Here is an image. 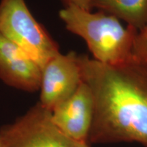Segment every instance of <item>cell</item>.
<instances>
[{"mask_svg": "<svg viewBox=\"0 0 147 147\" xmlns=\"http://www.w3.org/2000/svg\"><path fill=\"white\" fill-rule=\"evenodd\" d=\"M93 115V94L84 82L70 97L51 112L53 122L59 129L75 140L87 143H89Z\"/></svg>", "mask_w": 147, "mask_h": 147, "instance_id": "cell-6", "label": "cell"}, {"mask_svg": "<svg viewBox=\"0 0 147 147\" xmlns=\"http://www.w3.org/2000/svg\"><path fill=\"white\" fill-rule=\"evenodd\" d=\"M42 69L17 45L0 34V80L22 91L40 90Z\"/></svg>", "mask_w": 147, "mask_h": 147, "instance_id": "cell-7", "label": "cell"}, {"mask_svg": "<svg viewBox=\"0 0 147 147\" xmlns=\"http://www.w3.org/2000/svg\"><path fill=\"white\" fill-rule=\"evenodd\" d=\"M59 16L67 30L85 41L93 59L116 65L133 59L132 50L138 31L128 25L123 27L115 16L74 5L65 6Z\"/></svg>", "mask_w": 147, "mask_h": 147, "instance_id": "cell-2", "label": "cell"}, {"mask_svg": "<svg viewBox=\"0 0 147 147\" xmlns=\"http://www.w3.org/2000/svg\"><path fill=\"white\" fill-rule=\"evenodd\" d=\"M0 140L4 147H91L59 129L53 122L51 112L39 102L14 122L1 127Z\"/></svg>", "mask_w": 147, "mask_h": 147, "instance_id": "cell-4", "label": "cell"}, {"mask_svg": "<svg viewBox=\"0 0 147 147\" xmlns=\"http://www.w3.org/2000/svg\"><path fill=\"white\" fill-rule=\"evenodd\" d=\"M94 115L89 144L138 142L147 147V66L133 59L111 65L79 55Z\"/></svg>", "mask_w": 147, "mask_h": 147, "instance_id": "cell-1", "label": "cell"}, {"mask_svg": "<svg viewBox=\"0 0 147 147\" xmlns=\"http://www.w3.org/2000/svg\"><path fill=\"white\" fill-rule=\"evenodd\" d=\"M92 8L125 21L138 31L147 24V0H93Z\"/></svg>", "mask_w": 147, "mask_h": 147, "instance_id": "cell-8", "label": "cell"}, {"mask_svg": "<svg viewBox=\"0 0 147 147\" xmlns=\"http://www.w3.org/2000/svg\"><path fill=\"white\" fill-rule=\"evenodd\" d=\"M65 3V6L74 5L84 10H91L93 0H62Z\"/></svg>", "mask_w": 147, "mask_h": 147, "instance_id": "cell-10", "label": "cell"}, {"mask_svg": "<svg viewBox=\"0 0 147 147\" xmlns=\"http://www.w3.org/2000/svg\"><path fill=\"white\" fill-rule=\"evenodd\" d=\"M0 34L42 67L61 53L56 42L35 18L25 0H0Z\"/></svg>", "mask_w": 147, "mask_h": 147, "instance_id": "cell-3", "label": "cell"}, {"mask_svg": "<svg viewBox=\"0 0 147 147\" xmlns=\"http://www.w3.org/2000/svg\"><path fill=\"white\" fill-rule=\"evenodd\" d=\"M0 147H4V146H3L2 142H1V140H0Z\"/></svg>", "mask_w": 147, "mask_h": 147, "instance_id": "cell-11", "label": "cell"}, {"mask_svg": "<svg viewBox=\"0 0 147 147\" xmlns=\"http://www.w3.org/2000/svg\"><path fill=\"white\" fill-rule=\"evenodd\" d=\"M82 82L79 55L75 52L59 53L42 68L40 101L52 112L76 91Z\"/></svg>", "mask_w": 147, "mask_h": 147, "instance_id": "cell-5", "label": "cell"}, {"mask_svg": "<svg viewBox=\"0 0 147 147\" xmlns=\"http://www.w3.org/2000/svg\"><path fill=\"white\" fill-rule=\"evenodd\" d=\"M132 58L147 66V24L138 31L134 40Z\"/></svg>", "mask_w": 147, "mask_h": 147, "instance_id": "cell-9", "label": "cell"}]
</instances>
